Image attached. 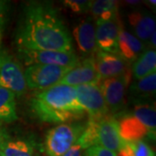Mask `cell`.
Returning a JSON list of instances; mask_svg holds the SVG:
<instances>
[{
  "mask_svg": "<svg viewBox=\"0 0 156 156\" xmlns=\"http://www.w3.org/2000/svg\"><path fill=\"white\" fill-rule=\"evenodd\" d=\"M89 11L92 14L95 23L104 22L115 19L118 15V4L113 0L92 1Z\"/></svg>",
  "mask_w": 156,
  "mask_h": 156,
  "instance_id": "cell-20",
  "label": "cell"
},
{
  "mask_svg": "<svg viewBox=\"0 0 156 156\" xmlns=\"http://www.w3.org/2000/svg\"><path fill=\"white\" fill-rule=\"evenodd\" d=\"M121 136L126 141L155 140L156 111L154 103L136 102L134 108L114 115Z\"/></svg>",
  "mask_w": 156,
  "mask_h": 156,
  "instance_id": "cell-3",
  "label": "cell"
},
{
  "mask_svg": "<svg viewBox=\"0 0 156 156\" xmlns=\"http://www.w3.org/2000/svg\"><path fill=\"white\" fill-rule=\"evenodd\" d=\"M78 103L89 116L95 120L109 115L104 98L97 84H85L75 87Z\"/></svg>",
  "mask_w": 156,
  "mask_h": 156,
  "instance_id": "cell-10",
  "label": "cell"
},
{
  "mask_svg": "<svg viewBox=\"0 0 156 156\" xmlns=\"http://www.w3.org/2000/svg\"><path fill=\"white\" fill-rule=\"evenodd\" d=\"M0 86L21 96L27 90L24 72L20 63L5 52L0 53Z\"/></svg>",
  "mask_w": 156,
  "mask_h": 156,
  "instance_id": "cell-9",
  "label": "cell"
},
{
  "mask_svg": "<svg viewBox=\"0 0 156 156\" xmlns=\"http://www.w3.org/2000/svg\"><path fill=\"white\" fill-rule=\"evenodd\" d=\"M30 104L35 115L45 122H74L83 119L86 114L78 103L75 88L64 84L41 90Z\"/></svg>",
  "mask_w": 156,
  "mask_h": 156,
  "instance_id": "cell-2",
  "label": "cell"
},
{
  "mask_svg": "<svg viewBox=\"0 0 156 156\" xmlns=\"http://www.w3.org/2000/svg\"><path fill=\"white\" fill-rule=\"evenodd\" d=\"M77 143L83 150L98 146L117 154L123 147L125 140L121 136L115 117L109 114L99 119L89 120Z\"/></svg>",
  "mask_w": 156,
  "mask_h": 156,
  "instance_id": "cell-4",
  "label": "cell"
},
{
  "mask_svg": "<svg viewBox=\"0 0 156 156\" xmlns=\"http://www.w3.org/2000/svg\"><path fill=\"white\" fill-rule=\"evenodd\" d=\"M85 126L81 123H62L48 131L44 150L49 156H62L76 143Z\"/></svg>",
  "mask_w": 156,
  "mask_h": 156,
  "instance_id": "cell-5",
  "label": "cell"
},
{
  "mask_svg": "<svg viewBox=\"0 0 156 156\" xmlns=\"http://www.w3.org/2000/svg\"><path fill=\"white\" fill-rule=\"evenodd\" d=\"M131 72L134 80H139L156 72V52L153 49L146 50L131 64Z\"/></svg>",
  "mask_w": 156,
  "mask_h": 156,
  "instance_id": "cell-18",
  "label": "cell"
},
{
  "mask_svg": "<svg viewBox=\"0 0 156 156\" xmlns=\"http://www.w3.org/2000/svg\"><path fill=\"white\" fill-rule=\"evenodd\" d=\"M6 135H7V134L5 133V131L2 130V129H0V145H1V143H2V141L4 140V139L5 138Z\"/></svg>",
  "mask_w": 156,
  "mask_h": 156,
  "instance_id": "cell-27",
  "label": "cell"
},
{
  "mask_svg": "<svg viewBox=\"0 0 156 156\" xmlns=\"http://www.w3.org/2000/svg\"><path fill=\"white\" fill-rule=\"evenodd\" d=\"M129 86V95L136 102H146L145 101L155 95L156 72L139 80H134Z\"/></svg>",
  "mask_w": 156,
  "mask_h": 156,
  "instance_id": "cell-17",
  "label": "cell"
},
{
  "mask_svg": "<svg viewBox=\"0 0 156 156\" xmlns=\"http://www.w3.org/2000/svg\"><path fill=\"white\" fill-rule=\"evenodd\" d=\"M83 149L81 147V146L79 145L76 141V143L73 145L62 156H83Z\"/></svg>",
  "mask_w": 156,
  "mask_h": 156,
  "instance_id": "cell-25",
  "label": "cell"
},
{
  "mask_svg": "<svg viewBox=\"0 0 156 156\" xmlns=\"http://www.w3.org/2000/svg\"><path fill=\"white\" fill-rule=\"evenodd\" d=\"M83 156H117L116 153L103 148L101 147L94 146L85 149Z\"/></svg>",
  "mask_w": 156,
  "mask_h": 156,
  "instance_id": "cell-24",
  "label": "cell"
},
{
  "mask_svg": "<svg viewBox=\"0 0 156 156\" xmlns=\"http://www.w3.org/2000/svg\"><path fill=\"white\" fill-rule=\"evenodd\" d=\"M128 22L133 28L135 37L141 42H148L152 35L156 32L154 17L144 11H134L128 14Z\"/></svg>",
  "mask_w": 156,
  "mask_h": 156,
  "instance_id": "cell-16",
  "label": "cell"
},
{
  "mask_svg": "<svg viewBox=\"0 0 156 156\" xmlns=\"http://www.w3.org/2000/svg\"><path fill=\"white\" fill-rule=\"evenodd\" d=\"M117 156H155L150 146L144 140L126 141Z\"/></svg>",
  "mask_w": 156,
  "mask_h": 156,
  "instance_id": "cell-22",
  "label": "cell"
},
{
  "mask_svg": "<svg viewBox=\"0 0 156 156\" xmlns=\"http://www.w3.org/2000/svg\"><path fill=\"white\" fill-rule=\"evenodd\" d=\"M96 71L101 79L117 77L132 74L131 63L117 54L97 50L93 56Z\"/></svg>",
  "mask_w": 156,
  "mask_h": 156,
  "instance_id": "cell-11",
  "label": "cell"
},
{
  "mask_svg": "<svg viewBox=\"0 0 156 156\" xmlns=\"http://www.w3.org/2000/svg\"><path fill=\"white\" fill-rule=\"evenodd\" d=\"M18 54L24 64L28 66L35 64H45L75 68L80 62V59L74 51L30 50L18 49Z\"/></svg>",
  "mask_w": 156,
  "mask_h": 156,
  "instance_id": "cell-8",
  "label": "cell"
},
{
  "mask_svg": "<svg viewBox=\"0 0 156 156\" xmlns=\"http://www.w3.org/2000/svg\"><path fill=\"white\" fill-rule=\"evenodd\" d=\"M101 80L96 71L93 56L88 57L80 62L62 78L58 84L77 87L85 84H98Z\"/></svg>",
  "mask_w": 156,
  "mask_h": 156,
  "instance_id": "cell-13",
  "label": "cell"
},
{
  "mask_svg": "<svg viewBox=\"0 0 156 156\" xmlns=\"http://www.w3.org/2000/svg\"><path fill=\"white\" fill-rule=\"evenodd\" d=\"M132 80V74L117 77L101 79L98 87L112 115L125 110L126 93Z\"/></svg>",
  "mask_w": 156,
  "mask_h": 156,
  "instance_id": "cell-6",
  "label": "cell"
},
{
  "mask_svg": "<svg viewBox=\"0 0 156 156\" xmlns=\"http://www.w3.org/2000/svg\"><path fill=\"white\" fill-rule=\"evenodd\" d=\"M0 37H1V30H0Z\"/></svg>",
  "mask_w": 156,
  "mask_h": 156,
  "instance_id": "cell-28",
  "label": "cell"
},
{
  "mask_svg": "<svg viewBox=\"0 0 156 156\" xmlns=\"http://www.w3.org/2000/svg\"><path fill=\"white\" fill-rule=\"evenodd\" d=\"M144 51L143 42L123 28L121 30L117 44V55L132 64Z\"/></svg>",
  "mask_w": 156,
  "mask_h": 156,
  "instance_id": "cell-15",
  "label": "cell"
},
{
  "mask_svg": "<svg viewBox=\"0 0 156 156\" xmlns=\"http://www.w3.org/2000/svg\"><path fill=\"white\" fill-rule=\"evenodd\" d=\"M16 95L9 89L0 86V126L17 120Z\"/></svg>",
  "mask_w": 156,
  "mask_h": 156,
  "instance_id": "cell-19",
  "label": "cell"
},
{
  "mask_svg": "<svg viewBox=\"0 0 156 156\" xmlns=\"http://www.w3.org/2000/svg\"><path fill=\"white\" fill-rule=\"evenodd\" d=\"M72 69L57 65H30L24 71L26 86L30 89L37 90L50 88L59 83L62 78Z\"/></svg>",
  "mask_w": 156,
  "mask_h": 156,
  "instance_id": "cell-7",
  "label": "cell"
},
{
  "mask_svg": "<svg viewBox=\"0 0 156 156\" xmlns=\"http://www.w3.org/2000/svg\"><path fill=\"white\" fill-rule=\"evenodd\" d=\"M7 11H8L7 2L0 0V24H3L5 23Z\"/></svg>",
  "mask_w": 156,
  "mask_h": 156,
  "instance_id": "cell-26",
  "label": "cell"
},
{
  "mask_svg": "<svg viewBox=\"0 0 156 156\" xmlns=\"http://www.w3.org/2000/svg\"><path fill=\"white\" fill-rule=\"evenodd\" d=\"M18 49L73 51L72 38L57 11L45 3H29L17 30Z\"/></svg>",
  "mask_w": 156,
  "mask_h": 156,
  "instance_id": "cell-1",
  "label": "cell"
},
{
  "mask_svg": "<svg viewBox=\"0 0 156 156\" xmlns=\"http://www.w3.org/2000/svg\"><path fill=\"white\" fill-rule=\"evenodd\" d=\"M95 23V42L98 50L117 54V44L121 30L123 28L120 18Z\"/></svg>",
  "mask_w": 156,
  "mask_h": 156,
  "instance_id": "cell-12",
  "label": "cell"
},
{
  "mask_svg": "<svg viewBox=\"0 0 156 156\" xmlns=\"http://www.w3.org/2000/svg\"><path fill=\"white\" fill-rule=\"evenodd\" d=\"M91 2L87 0H66L63 4L74 13L84 14L89 11Z\"/></svg>",
  "mask_w": 156,
  "mask_h": 156,
  "instance_id": "cell-23",
  "label": "cell"
},
{
  "mask_svg": "<svg viewBox=\"0 0 156 156\" xmlns=\"http://www.w3.org/2000/svg\"><path fill=\"white\" fill-rule=\"evenodd\" d=\"M30 142L22 139H11L6 135L0 145V156H33Z\"/></svg>",
  "mask_w": 156,
  "mask_h": 156,
  "instance_id": "cell-21",
  "label": "cell"
},
{
  "mask_svg": "<svg viewBox=\"0 0 156 156\" xmlns=\"http://www.w3.org/2000/svg\"><path fill=\"white\" fill-rule=\"evenodd\" d=\"M78 50L84 56H94L98 48L95 42V24L94 19L88 18L81 22L73 30Z\"/></svg>",
  "mask_w": 156,
  "mask_h": 156,
  "instance_id": "cell-14",
  "label": "cell"
}]
</instances>
